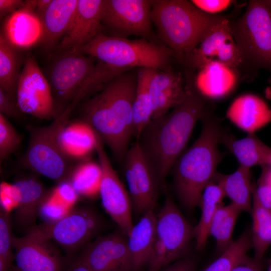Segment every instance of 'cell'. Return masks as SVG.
Masks as SVG:
<instances>
[{"label":"cell","instance_id":"cell-1","mask_svg":"<svg viewBox=\"0 0 271 271\" xmlns=\"http://www.w3.org/2000/svg\"><path fill=\"white\" fill-rule=\"evenodd\" d=\"M185 91L183 102L171 112L152 119L137 141L164 188L166 177L184 152L195 124L208 113L206 100L191 78L186 79Z\"/></svg>","mask_w":271,"mask_h":271},{"label":"cell","instance_id":"cell-2","mask_svg":"<svg viewBox=\"0 0 271 271\" xmlns=\"http://www.w3.org/2000/svg\"><path fill=\"white\" fill-rule=\"evenodd\" d=\"M131 70L109 80L81 107V118L119 161H124L133 137V105L138 73Z\"/></svg>","mask_w":271,"mask_h":271},{"label":"cell","instance_id":"cell-3","mask_svg":"<svg viewBox=\"0 0 271 271\" xmlns=\"http://www.w3.org/2000/svg\"><path fill=\"white\" fill-rule=\"evenodd\" d=\"M202 119L199 136L180 156L171 170L177 197L189 210L199 206L202 193L216 174L221 159L218 145L223 132L220 123L208 113Z\"/></svg>","mask_w":271,"mask_h":271},{"label":"cell","instance_id":"cell-4","mask_svg":"<svg viewBox=\"0 0 271 271\" xmlns=\"http://www.w3.org/2000/svg\"><path fill=\"white\" fill-rule=\"evenodd\" d=\"M151 17L158 39L184 63L210 31L227 18L206 13L187 0H152Z\"/></svg>","mask_w":271,"mask_h":271},{"label":"cell","instance_id":"cell-5","mask_svg":"<svg viewBox=\"0 0 271 271\" xmlns=\"http://www.w3.org/2000/svg\"><path fill=\"white\" fill-rule=\"evenodd\" d=\"M97 75V60L75 49L62 51L52 61L46 77L54 100L57 119L71 115L92 90Z\"/></svg>","mask_w":271,"mask_h":271},{"label":"cell","instance_id":"cell-6","mask_svg":"<svg viewBox=\"0 0 271 271\" xmlns=\"http://www.w3.org/2000/svg\"><path fill=\"white\" fill-rule=\"evenodd\" d=\"M91 56L108 66L132 70L167 68L174 53L162 44L140 38L135 40L106 36L101 33L88 43L72 49Z\"/></svg>","mask_w":271,"mask_h":271},{"label":"cell","instance_id":"cell-7","mask_svg":"<svg viewBox=\"0 0 271 271\" xmlns=\"http://www.w3.org/2000/svg\"><path fill=\"white\" fill-rule=\"evenodd\" d=\"M230 27L245 68L271 73V0L249 1Z\"/></svg>","mask_w":271,"mask_h":271},{"label":"cell","instance_id":"cell-8","mask_svg":"<svg viewBox=\"0 0 271 271\" xmlns=\"http://www.w3.org/2000/svg\"><path fill=\"white\" fill-rule=\"evenodd\" d=\"M193 238L194 227L165 189L163 206L157 214L155 241L147 271H159L187 255Z\"/></svg>","mask_w":271,"mask_h":271},{"label":"cell","instance_id":"cell-9","mask_svg":"<svg viewBox=\"0 0 271 271\" xmlns=\"http://www.w3.org/2000/svg\"><path fill=\"white\" fill-rule=\"evenodd\" d=\"M64 121L58 118L46 126H30L29 144L22 160L26 169L57 183L68 179L75 165L64 156L57 141Z\"/></svg>","mask_w":271,"mask_h":271},{"label":"cell","instance_id":"cell-10","mask_svg":"<svg viewBox=\"0 0 271 271\" xmlns=\"http://www.w3.org/2000/svg\"><path fill=\"white\" fill-rule=\"evenodd\" d=\"M104 224L94 209L80 206L73 208L56 222L33 226L28 233L44 241L54 240L71 255L97 236Z\"/></svg>","mask_w":271,"mask_h":271},{"label":"cell","instance_id":"cell-11","mask_svg":"<svg viewBox=\"0 0 271 271\" xmlns=\"http://www.w3.org/2000/svg\"><path fill=\"white\" fill-rule=\"evenodd\" d=\"M151 11L152 0H104L102 33L123 39L136 36L157 43Z\"/></svg>","mask_w":271,"mask_h":271},{"label":"cell","instance_id":"cell-12","mask_svg":"<svg viewBox=\"0 0 271 271\" xmlns=\"http://www.w3.org/2000/svg\"><path fill=\"white\" fill-rule=\"evenodd\" d=\"M124 163L132 209L143 215L154 209L162 184L138 141L129 148Z\"/></svg>","mask_w":271,"mask_h":271},{"label":"cell","instance_id":"cell-13","mask_svg":"<svg viewBox=\"0 0 271 271\" xmlns=\"http://www.w3.org/2000/svg\"><path fill=\"white\" fill-rule=\"evenodd\" d=\"M16 102L23 113L41 119L56 117L54 100L51 86L35 59L26 58L19 76Z\"/></svg>","mask_w":271,"mask_h":271},{"label":"cell","instance_id":"cell-14","mask_svg":"<svg viewBox=\"0 0 271 271\" xmlns=\"http://www.w3.org/2000/svg\"><path fill=\"white\" fill-rule=\"evenodd\" d=\"M94 133L96 153L102 171L99 192L102 204L119 230L127 236L133 225L130 197L112 167L103 143L95 131Z\"/></svg>","mask_w":271,"mask_h":271},{"label":"cell","instance_id":"cell-15","mask_svg":"<svg viewBox=\"0 0 271 271\" xmlns=\"http://www.w3.org/2000/svg\"><path fill=\"white\" fill-rule=\"evenodd\" d=\"M212 61L224 64L238 72L245 68L227 18L210 31L190 54L184 64L197 70Z\"/></svg>","mask_w":271,"mask_h":271},{"label":"cell","instance_id":"cell-16","mask_svg":"<svg viewBox=\"0 0 271 271\" xmlns=\"http://www.w3.org/2000/svg\"><path fill=\"white\" fill-rule=\"evenodd\" d=\"M80 256L91 271H132L127 236L120 230L97 237Z\"/></svg>","mask_w":271,"mask_h":271},{"label":"cell","instance_id":"cell-17","mask_svg":"<svg viewBox=\"0 0 271 271\" xmlns=\"http://www.w3.org/2000/svg\"><path fill=\"white\" fill-rule=\"evenodd\" d=\"M104 0H78L68 30L58 46L63 50L80 47L102 32Z\"/></svg>","mask_w":271,"mask_h":271},{"label":"cell","instance_id":"cell-18","mask_svg":"<svg viewBox=\"0 0 271 271\" xmlns=\"http://www.w3.org/2000/svg\"><path fill=\"white\" fill-rule=\"evenodd\" d=\"M48 243L28 233L22 237H14V271H62V258Z\"/></svg>","mask_w":271,"mask_h":271},{"label":"cell","instance_id":"cell-19","mask_svg":"<svg viewBox=\"0 0 271 271\" xmlns=\"http://www.w3.org/2000/svg\"><path fill=\"white\" fill-rule=\"evenodd\" d=\"M149 92L154 119L167 114L183 102L186 96L185 81L179 72L154 69Z\"/></svg>","mask_w":271,"mask_h":271},{"label":"cell","instance_id":"cell-20","mask_svg":"<svg viewBox=\"0 0 271 271\" xmlns=\"http://www.w3.org/2000/svg\"><path fill=\"white\" fill-rule=\"evenodd\" d=\"M57 141L64 156L73 163L90 160L96 152L94 131L82 118L64 121L59 130Z\"/></svg>","mask_w":271,"mask_h":271},{"label":"cell","instance_id":"cell-21","mask_svg":"<svg viewBox=\"0 0 271 271\" xmlns=\"http://www.w3.org/2000/svg\"><path fill=\"white\" fill-rule=\"evenodd\" d=\"M197 70L193 83L205 100L222 99L236 86L238 71L219 62H210Z\"/></svg>","mask_w":271,"mask_h":271},{"label":"cell","instance_id":"cell-22","mask_svg":"<svg viewBox=\"0 0 271 271\" xmlns=\"http://www.w3.org/2000/svg\"><path fill=\"white\" fill-rule=\"evenodd\" d=\"M1 34L15 48L27 49L43 37V27L35 10L24 6L6 20Z\"/></svg>","mask_w":271,"mask_h":271},{"label":"cell","instance_id":"cell-23","mask_svg":"<svg viewBox=\"0 0 271 271\" xmlns=\"http://www.w3.org/2000/svg\"><path fill=\"white\" fill-rule=\"evenodd\" d=\"M226 116L239 128L253 133L271 121V108L259 96L245 94L233 100Z\"/></svg>","mask_w":271,"mask_h":271},{"label":"cell","instance_id":"cell-24","mask_svg":"<svg viewBox=\"0 0 271 271\" xmlns=\"http://www.w3.org/2000/svg\"><path fill=\"white\" fill-rule=\"evenodd\" d=\"M17 193V206L15 221L22 229L33 225L39 215V206L47 191L41 182L32 176L24 177L12 184Z\"/></svg>","mask_w":271,"mask_h":271},{"label":"cell","instance_id":"cell-25","mask_svg":"<svg viewBox=\"0 0 271 271\" xmlns=\"http://www.w3.org/2000/svg\"><path fill=\"white\" fill-rule=\"evenodd\" d=\"M157 214L154 209L142 215L127 236L132 271L148 266L152 258L156 237Z\"/></svg>","mask_w":271,"mask_h":271},{"label":"cell","instance_id":"cell-26","mask_svg":"<svg viewBox=\"0 0 271 271\" xmlns=\"http://www.w3.org/2000/svg\"><path fill=\"white\" fill-rule=\"evenodd\" d=\"M78 0H52L41 21L43 37L41 42L51 51L65 35L72 21Z\"/></svg>","mask_w":271,"mask_h":271},{"label":"cell","instance_id":"cell-27","mask_svg":"<svg viewBox=\"0 0 271 271\" xmlns=\"http://www.w3.org/2000/svg\"><path fill=\"white\" fill-rule=\"evenodd\" d=\"M221 143L225 144L238 161L240 165L250 168L256 165L271 164V148L263 143L255 133H248L240 140L224 136Z\"/></svg>","mask_w":271,"mask_h":271},{"label":"cell","instance_id":"cell-28","mask_svg":"<svg viewBox=\"0 0 271 271\" xmlns=\"http://www.w3.org/2000/svg\"><path fill=\"white\" fill-rule=\"evenodd\" d=\"M220 185L214 179L205 188L200 201L201 216L197 224L194 227L196 248L201 251L206 245L210 236V228L218 209L223 204L225 197Z\"/></svg>","mask_w":271,"mask_h":271},{"label":"cell","instance_id":"cell-29","mask_svg":"<svg viewBox=\"0 0 271 271\" xmlns=\"http://www.w3.org/2000/svg\"><path fill=\"white\" fill-rule=\"evenodd\" d=\"M214 179L220 185L225 196L230 199L231 203L242 212L250 213L253 186L251 183L250 168L240 165L230 174L221 175L216 173Z\"/></svg>","mask_w":271,"mask_h":271},{"label":"cell","instance_id":"cell-30","mask_svg":"<svg viewBox=\"0 0 271 271\" xmlns=\"http://www.w3.org/2000/svg\"><path fill=\"white\" fill-rule=\"evenodd\" d=\"M102 177L99 163L88 160L76 163L68 180L79 197L94 198L99 195Z\"/></svg>","mask_w":271,"mask_h":271},{"label":"cell","instance_id":"cell-31","mask_svg":"<svg viewBox=\"0 0 271 271\" xmlns=\"http://www.w3.org/2000/svg\"><path fill=\"white\" fill-rule=\"evenodd\" d=\"M251 239L254 257L262 260L271 244V210L264 207L252 194Z\"/></svg>","mask_w":271,"mask_h":271},{"label":"cell","instance_id":"cell-32","mask_svg":"<svg viewBox=\"0 0 271 271\" xmlns=\"http://www.w3.org/2000/svg\"><path fill=\"white\" fill-rule=\"evenodd\" d=\"M154 69L139 68L137 71L138 85L133 105V137L137 140L152 119L149 82Z\"/></svg>","mask_w":271,"mask_h":271},{"label":"cell","instance_id":"cell-33","mask_svg":"<svg viewBox=\"0 0 271 271\" xmlns=\"http://www.w3.org/2000/svg\"><path fill=\"white\" fill-rule=\"evenodd\" d=\"M19 58L15 48L0 36V89L16 101V91L20 73Z\"/></svg>","mask_w":271,"mask_h":271},{"label":"cell","instance_id":"cell-34","mask_svg":"<svg viewBox=\"0 0 271 271\" xmlns=\"http://www.w3.org/2000/svg\"><path fill=\"white\" fill-rule=\"evenodd\" d=\"M242 212L230 203L217 210L210 228V235L216 241L217 250L222 253L233 241L232 235L239 214Z\"/></svg>","mask_w":271,"mask_h":271},{"label":"cell","instance_id":"cell-35","mask_svg":"<svg viewBox=\"0 0 271 271\" xmlns=\"http://www.w3.org/2000/svg\"><path fill=\"white\" fill-rule=\"evenodd\" d=\"M252 248L250 229L246 230L222 252L204 271H232Z\"/></svg>","mask_w":271,"mask_h":271},{"label":"cell","instance_id":"cell-36","mask_svg":"<svg viewBox=\"0 0 271 271\" xmlns=\"http://www.w3.org/2000/svg\"><path fill=\"white\" fill-rule=\"evenodd\" d=\"M72 209L64 203L52 188L47 191L39 206L38 213L44 223H53L63 218Z\"/></svg>","mask_w":271,"mask_h":271},{"label":"cell","instance_id":"cell-37","mask_svg":"<svg viewBox=\"0 0 271 271\" xmlns=\"http://www.w3.org/2000/svg\"><path fill=\"white\" fill-rule=\"evenodd\" d=\"M21 137L18 132L0 113V163L2 164L19 148Z\"/></svg>","mask_w":271,"mask_h":271},{"label":"cell","instance_id":"cell-38","mask_svg":"<svg viewBox=\"0 0 271 271\" xmlns=\"http://www.w3.org/2000/svg\"><path fill=\"white\" fill-rule=\"evenodd\" d=\"M13 236L9 212L0 207V258L13 262Z\"/></svg>","mask_w":271,"mask_h":271},{"label":"cell","instance_id":"cell-39","mask_svg":"<svg viewBox=\"0 0 271 271\" xmlns=\"http://www.w3.org/2000/svg\"><path fill=\"white\" fill-rule=\"evenodd\" d=\"M261 167L262 172L257 184L253 186L252 194L264 207L271 210V165Z\"/></svg>","mask_w":271,"mask_h":271},{"label":"cell","instance_id":"cell-40","mask_svg":"<svg viewBox=\"0 0 271 271\" xmlns=\"http://www.w3.org/2000/svg\"><path fill=\"white\" fill-rule=\"evenodd\" d=\"M53 189L59 198L69 208L74 207L79 196L68 180L58 183Z\"/></svg>","mask_w":271,"mask_h":271},{"label":"cell","instance_id":"cell-41","mask_svg":"<svg viewBox=\"0 0 271 271\" xmlns=\"http://www.w3.org/2000/svg\"><path fill=\"white\" fill-rule=\"evenodd\" d=\"M191 2L202 11L211 15L227 9L233 3L231 0H192Z\"/></svg>","mask_w":271,"mask_h":271},{"label":"cell","instance_id":"cell-42","mask_svg":"<svg viewBox=\"0 0 271 271\" xmlns=\"http://www.w3.org/2000/svg\"><path fill=\"white\" fill-rule=\"evenodd\" d=\"M0 113L13 118H20L23 113L18 107L16 101L10 97L0 89Z\"/></svg>","mask_w":271,"mask_h":271},{"label":"cell","instance_id":"cell-43","mask_svg":"<svg viewBox=\"0 0 271 271\" xmlns=\"http://www.w3.org/2000/svg\"><path fill=\"white\" fill-rule=\"evenodd\" d=\"M195 261L187 255L163 267L159 271H195Z\"/></svg>","mask_w":271,"mask_h":271},{"label":"cell","instance_id":"cell-44","mask_svg":"<svg viewBox=\"0 0 271 271\" xmlns=\"http://www.w3.org/2000/svg\"><path fill=\"white\" fill-rule=\"evenodd\" d=\"M232 271H263L262 259L248 256L239 262Z\"/></svg>","mask_w":271,"mask_h":271},{"label":"cell","instance_id":"cell-45","mask_svg":"<svg viewBox=\"0 0 271 271\" xmlns=\"http://www.w3.org/2000/svg\"><path fill=\"white\" fill-rule=\"evenodd\" d=\"M24 2L21 0H0L1 18L21 8L24 5Z\"/></svg>","mask_w":271,"mask_h":271},{"label":"cell","instance_id":"cell-46","mask_svg":"<svg viewBox=\"0 0 271 271\" xmlns=\"http://www.w3.org/2000/svg\"><path fill=\"white\" fill-rule=\"evenodd\" d=\"M67 271H91L83 259L80 256L71 265Z\"/></svg>","mask_w":271,"mask_h":271},{"label":"cell","instance_id":"cell-47","mask_svg":"<svg viewBox=\"0 0 271 271\" xmlns=\"http://www.w3.org/2000/svg\"><path fill=\"white\" fill-rule=\"evenodd\" d=\"M52 0H38L35 10V13L41 20L51 3Z\"/></svg>","mask_w":271,"mask_h":271},{"label":"cell","instance_id":"cell-48","mask_svg":"<svg viewBox=\"0 0 271 271\" xmlns=\"http://www.w3.org/2000/svg\"><path fill=\"white\" fill-rule=\"evenodd\" d=\"M264 93L266 98L271 101V88L267 87L265 89Z\"/></svg>","mask_w":271,"mask_h":271},{"label":"cell","instance_id":"cell-49","mask_svg":"<svg viewBox=\"0 0 271 271\" xmlns=\"http://www.w3.org/2000/svg\"><path fill=\"white\" fill-rule=\"evenodd\" d=\"M266 271H271V258L269 260L268 264Z\"/></svg>","mask_w":271,"mask_h":271},{"label":"cell","instance_id":"cell-50","mask_svg":"<svg viewBox=\"0 0 271 271\" xmlns=\"http://www.w3.org/2000/svg\"><path fill=\"white\" fill-rule=\"evenodd\" d=\"M66 271H67V270Z\"/></svg>","mask_w":271,"mask_h":271}]
</instances>
